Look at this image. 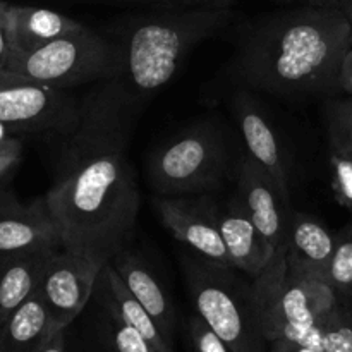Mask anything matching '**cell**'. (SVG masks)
<instances>
[{
  "label": "cell",
  "mask_w": 352,
  "mask_h": 352,
  "mask_svg": "<svg viewBox=\"0 0 352 352\" xmlns=\"http://www.w3.org/2000/svg\"><path fill=\"white\" fill-rule=\"evenodd\" d=\"M330 167L333 196L352 215V155L330 148Z\"/></svg>",
  "instance_id": "24"
},
{
  "label": "cell",
  "mask_w": 352,
  "mask_h": 352,
  "mask_svg": "<svg viewBox=\"0 0 352 352\" xmlns=\"http://www.w3.org/2000/svg\"><path fill=\"white\" fill-rule=\"evenodd\" d=\"M182 270L196 315L232 349V352H268L253 299L236 267H227L199 254H182Z\"/></svg>",
  "instance_id": "4"
},
{
  "label": "cell",
  "mask_w": 352,
  "mask_h": 352,
  "mask_svg": "<svg viewBox=\"0 0 352 352\" xmlns=\"http://www.w3.org/2000/svg\"><path fill=\"white\" fill-rule=\"evenodd\" d=\"M344 14H346V16H347V19H349L351 23H352V0H351V2H349V6L346 7V10H344Z\"/></svg>",
  "instance_id": "34"
},
{
  "label": "cell",
  "mask_w": 352,
  "mask_h": 352,
  "mask_svg": "<svg viewBox=\"0 0 352 352\" xmlns=\"http://www.w3.org/2000/svg\"><path fill=\"white\" fill-rule=\"evenodd\" d=\"M327 133L332 150L352 155V98L327 105Z\"/></svg>",
  "instance_id": "23"
},
{
  "label": "cell",
  "mask_w": 352,
  "mask_h": 352,
  "mask_svg": "<svg viewBox=\"0 0 352 352\" xmlns=\"http://www.w3.org/2000/svg\"><path fill=\"white\" fill-rule=\"evenodd\" d=\"M81 100L69 89L0 71V127L9 133H67L78 122Z\"/></svg>",
  "instance_id": "8"
},
{
  "label": "cell",
  "mask_w": 352,
  "mask_h": 352,
  "mask_svg": "<svg viewBox=\"0 0 352 352\" xmlns=\"http://www.w3.org/2000/svg\"><path fill=\"white\" fill-rule=\"evenodd\" d=\"M36 250H62L45 196L23 203L14 192L0 189V256Z\"/></svg>",
  "instance_id": "11"
},
{
  "label": "cell",
  "mask_w": 352,
  "mask_h": 352,
  "mask_svg": "<svg viewBox=\"0 0 352 352\" xmlns=\"http://www.w3.org/2000/svg\"><path fill=\"white\" fill-rule=\"evenodd\" d=\"M7 24H9L12 54L30 52L85 26L79 21L64 16L57 10L12 6V3L9 6Z\"/></svg>",
  "instance_id": "17"
},
{
  "label": "cell",
  "mask_w": 352,
  "mask_h": 352,
  "mask_svg": "<svg viewBox=\"0 0 352 352\" xmlns=\"http://www.w3.org/2000/svg\"><path fill=\"white\" fill-rule=\"evenodd\" d=\"M54 332L50 313L36 291L0 323V352H40Z\"/></svg>",
  "instance_id": "19"
},
{
  "label": "cell",
  "mask_w": 352,
  "mask_h": 352,
  "mask_svg": "<svg viewBox=\"0 0 352 352\" xmlns=\"http://www.w3.org/2000/svg\"><path fill=\"white\" fill-rule=\"evenodd\" d=\"M251 287L268 342H299L340 302L329 282L289 267L284 246L275 251L263 274L251 280Z\"/></svg>",
  "instance_id": "5"
},
{
  "label": "cell",
  "mask_w": 352,
  "mask_h": 352,
  "mask_svg": "<svg viewBox=\"0 0 352 352\" xmlns=\"http://www.w3.org/2000/svg\"><path fill=\"white\" fill-rule=\"evenodd\" d=\"M129 93L107 79L81 100V113L62 134L54 182L45 195L62 248L93 263H112L131 246L141 195L129 158L136 110Z\"/></svg>",
  "instance_id": "1"
},
{
  "label": "cell",
  "mask_w": 352,
  "mask_h": 352,
  "mask_svg": "<svg viewBox=\"0 0 352 352\" xmlns=\"http://www.w3.org/2000/svg\"><path fill=\"white\" fill-rule=\"evenodd\" d=\"M96 291L102 292L107 299L113 305V308L120 313L124 320L129 325H133L148 342L151 344L155 352H174L172 344L165 339L164 332L157 325L150 313L144 309V306L134 298L119 277L116 268L110 263L103 265L96 278Z\"/></svg>",
  "instance_id": "20"
},
{
  "label": "cell",
  "mask_w": 352,
  "mask_h": 352,
  "mask_svg": "<svg viewBox=\"0 0 352 352\" xmlns=\"http://www.w3.org/2000/svg\"><path fill=\"white\" fill-rule=\"evenodd\" d=\"M153 206L165 229L196 254L234 267L219 229V201L206 195L155 196Z\"/></svg>",
  "instance_id": "9"
},
{
  "label": "cell",
  "mask_w": 352,
  "mask_h": 352,
  "mask_svg": "<svg viewBox=\"0 0 352 352\" xmlns=\"http://www.w3.org/2000/svg\"><path fill=\"white\" fill-rule=\"evenodd\" d=\"M65 333H67V329L55 330L40 352H67V337H65Z\"/></svg>",
  "instance_id": "30"
},
{
  "label": "cell",
  "mask_w": 352,
  "mask_h": 352,
  "mask_svg": "<svg viewBox=\"0 0 352 352\" xmlns=\"http://www.w3.org/2000/svg\"><path fill=\"white\" fill-rule=\"evenodd\" d=\"M352 48L342 10L305 6L267 16L241 40L236 72L254 89L301 96L339 89L340 65Z\"/></svg>",
  "instance_id": "2"
},
{
  "label": "cell",
  "mask_w": 352,
  "mask_h": 352,
  "mask_svg": "<svg viewBox=\"0 0 352 352\" xmlns=\"http://www.w3.org/2000/svg\"><path fill=\"white\" fill-rule=\"evenodd\" d=\"M217 220L234 267L251 280L260 277L275 251L256 229L237 196H232L226 203H219Z\"/></svg>",
  "instance_id": "14"
},
{
  "label": "cell",
  "mask_w": 352,
  "mask_h": 352,
  "mask_svg": "<svg viewBox=\"0 0 352 352\" xmlns=\"http://www.w3.org/2000/svg\"><path fill=\"white\" fill-rule=\"evenodd\" d=\"M126 2H146L164 3V6H184V7H229L232 0H126Z\"/></svg>",
  "instance_id": "27"
},
{
  "label": "cell",
  "mask_w": 352,
  "mask_h": 352,
  "mask_svg": "<svg viewBox=\"0 0 352 352\" xmlns=\"http://www.w3.org/2000/svg\"><path fill=\"white\" fill-rule=\"evenodd\" d=\"M102 267L67 250L52 253L41 277L40 292L55 330H65L93 299Z\"/></svg>",
  "instance_id": "10"
},
{
  "label": "cell",
  "mask_w": 352,
  "mask_h": 352,
  "mask_svg": "<svg viewBox=\"0 0 352 352\" xmlns=\"http://www.w3.org/2000/svg\"><path fill=\"white\" fill-rule=\"evenodd\" d=\"M229 7H189L140 14L117 26L116 81L144 103L177 74L196 45L229 24Z\"/></svg>",
  "instance_id": "3"
},
{
  "label": "cell",
  "mask_w": 352,
  "mask_h": 352,
  "mask_svg": "<svg viewBox=\"0 0 352 352\" xmlns=\"http://www.w3.org/2000/svg\"><path fill=\"white\" fill-rule=\"evenodd\" d=\"M23 157V144L17 138L6 136L0 140V179L14 170Z\"/></svg>",
  "instance_id": "26"
},
{
  "label": "cell",
  "mask_w": 352,
  "mask_h": 352,
  "mask_svg": "<svg viewBox=\"0 0 352 352\" xmlns=\"http://www.w3.org/2000/svg\"><path fill=\"white\" fill-rule=\"evenodd\" d=\"M58 250L23 251L0 256V323L40 287L45 267Z\"/></svg>",
  "instance_id": "18"
},
{
  "label": "cell",
  "mask_w": 352,
  "mask_h": 352,
  "mask_svg": "<svg viewBox=\"0 0 352 352\" xmlns=\"http://www.w3.org/2000/svg\"><path fill=\"white\" fill-rule=\"evenodd\" d=\"M234 116L246 143L248 157L253 158L274 181L285 203L291 201V172L282 153V144L274 126L254 98L239 93L234 100Z\"/></svg>",
  "instance_id": "13"
},
{
  "label": "cell",
  "mask_w": 352,
  "mask_h": 352,
  "mask_svg": "<svg viewBox=\"0 0 352 352\" xmlns=\"http://www.w3.org/2000/svg\"><path fill=\"white\" fill-rule=\"evenodd\" d=\"M339 89H342L344 93H349V95H352V48L347 52L346 58H344L342 65H340Z\"/></svg>",
  "instance_id": "29"
},
{
  "label": "cell",
  "mask_w": 352,
  "mask_h": 352,
  "mask_svg": "<svg viewBox=\"0 0 352 352\" xmlns=\"http://www.w3.org/2000/svg\"><path fill=\"white\" fill-rule=\"evenodd\" d=\"M9 6L10 3L0 0V19H7V14H9Z\"/></svg>",
  "instance_id": "33"
},
{
  "label": "cell",
  "mask_w": 352,
  "mask_h": 352,
  "mask_svg": "<svg viewBox=\"0 0 352 352\" xmlns=\"http://www.w3.org/2000/svg\"><path fill=\"white\" fill-rule=\"evenodd\" d=\"M6 71L58 89L116 79L117 47L112 38L85 24L79 30L23 54H12Z\"/></svg>",
  "instance_id": "7"
},
{
  "label": "cell",
  "mask_w": 352,
  "mask_h": 352,
  "mask_svg": "<svg viewBox=\"0 0 352 352\" xmlns=\"http://www.w3.org/2000/svg\"><path fill=\"white\" fill-rule=\"evenodd\" d=\"M93 299L102 313V332L112 352H155L151 344L120 316L112 302L100 291L93 292Z\"/></svg>",
  "instance_id": "21"
},
{
  "label": "cell",
  "mask_w": 352,
  "mask_h": 352,
  "mask_svg": "<svg viewBox=\"0 0 352 352\" xmlns=\"http://www.w3.org/2000/svg\"><path fill=\"white\" fill-rule=\"evenodd\" d=\"M10 55H12V43H10L9 24L7 19H0V71H6Z\"/></svg>",
  "instance_id": "28"
},
{
  "label": "cell",
  "mask_w": 352,
  "mask_h": 352,
  "mask_svg": "<svg viewBox=\"0 0 352 352\" xmlns=\"http://www.w3.org/2000/svg\"><path fill=\"white\" fill-rule=\"evenodd\" d=\"M336 250V234L308 213H291L284 251L294 270L329 282V268Z\"/></svg>",
  "instance_id": "15"
},
{
  "label": "cell",
  "mask_w": 352,
  "mask_h": 352,
  "mask_svg": "<svg viewBox=\"0 0 352 352\" xmlns=\"http://www.w3.org/2000/svg\"><path fill=\"white\" fill-rule=\"evenodd\" d=\"M188 329L195 352H232V349L206 325L205 320L199 315H195L189 320Z\"/></svg>",
  "instance_id": "25"
},
{
  "label": "cell",
  "mask_w": 352,
  "mask_h": 352,
  "mask_svg": "<svg viewBox=\"0 0 352 352\" xmlns=\"http://www.w3.org/2000/svg\"><path fill=\"white\" fill-rule=\"evenodd\" d=\"M110 265L116 268V272L122 278V282L129 289L131 294L144 306V309L150 313L151 318L157 322V325L164 332L165 339L172 344L175 311L167 291L160 284L155 272L131 248L117 254L116 260Z\"/></svg>",
  "instance_id": "16"
},
{
  "label": "cell",
  "mask_w": 352,
  "mask_h": 352,
  "mask_svg": "<svg viewBox=\"0 0 352 352\" xmlns=\"http://www.w3.org/2000/svg\"><path fill=\"white\" fill-rule=\"evenodd\" d=\"M306 2V6L313 7H322V9H332V10H346V7L349 6L351 0H302Z\"/></svg>",
  "instance_id": "32"
},
{
  "label": "cell",
  "mask_w": 352,
  "mask_h": 352,
  "mask_svg": "<svg viewBox=\"0 0 352 352\" xmlns=\"http://www.w3.org/2000/svg\"><path fill=\"white\" fill-rule=\"evenodd\" d=\"M7 133H9V131H6L3 127H0V140H3V138L7 136Z\"/></svg>",
  "instance_id": "35"
},
{
  "label": "cell",
  "mask_w": 352,
  "mask_h": 352,
  "mask_svg": "<svg viewBox=\"0 0 352 352\" xmlns=\"http://www.w3.org/2000/svg\"><path fill=\"white\" fill-rule=\"evenodd\" d=\"M232 165L226 134L199 122L165 141L146 162L148 182L158 196H196L219 188Z\"/></svg>",
  "instance_id": "6"
},
{
  "label": "cell",
  "mask_w": 352,
  "mask_h": 352,
  "mask_svg": "<svg viewBox=\"0 0 352 352\" xmlns=\"http://www.w3.org/2000/svg\"><path fill=\"white\" fill-rule=\"evenodd\" d=\"M329 285L352 308V222L336 234V250L329 268Z\"/></svg>",
  "instance_id": "22"
},
{
  "label": "cell",
  "mask_w": 352,
  "mask_h": 352,
  "mask_svg": "<svg viewBox=\"0 0 352 352\" xmlns=\"http://www.w3.org/2000/svg\"><path fill=\"white\" fill-rule=\"evenodd\" d=\"M236 196L274 251L284 246L292 213L289 203L284 201L270 175L248 155L237 167Z\"/></svg>",
  "instance_id": "12"
},
{
  "label": "cell",
  "mask_w": 352,
  "mask_h": 352,
  "mask_svg": "<svg viewBox=\"0 0 352 352\" xmlns=\"http://www.w3.org/2000/svg\"><path fill=\"white\" fill-rule=\"evenodd\" d=\"M268 352H323V351L315 349V347L301 346V344L298 342H289V340H274V342H270Z\"/></svg>",
  "instance_id": "31"
}]
</instances>
